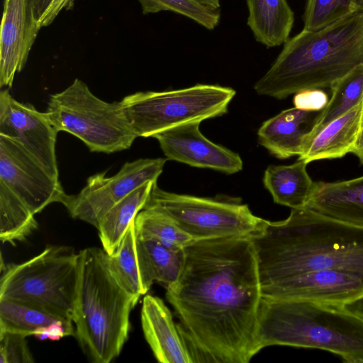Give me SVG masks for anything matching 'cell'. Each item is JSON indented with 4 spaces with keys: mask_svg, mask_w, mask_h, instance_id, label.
<instances>
[{
    "mask_svg": "<svg viewBox=\"0 0 363 363\" xmlns=\"http://www.w3.org/2000/svg\"><path fill=\"white\" fill-rule=\"evenodd\" d=\"M184 252L182 272L166 298L194 363H248L257 353L262 297L252 240H195Z\"/></svg>",
    "mask_w": 363,
    "mask_h": 363,
    "instance_id": "cell-1",
    "label": "cell"
},
{
    "mask_svg": "<svg viewBox=\"0 0 363 363\" xmlns=\"http://www.w3.org/2000/svg\"><path fill=\"white\" fill-rule=\"evenodd\" d=\"M250 240L262 289L317 270H342L363 279V228L311 209H291L284 220H267Z\"/></svg>",
    "mask_w": 363,
    "mask_h": 363,
    "instance_id": "cell-2",
    "label": "cell"
},
{
    "mask_svg": "<svg viewBox=\"0 0 363 363\" xmlns=\"http://www.w3.org/2000/svg\"><path fill=\"white\" fill-rule=\"evenodd\" d=\"M363 64V13L288 39L268 71L255 83L259 95L284 99L331 88Z\"/></svg>",
    "mask_w": 363,
    "mask_h": 363,
    "instance_id": "cell-3",
    "label": "cell"
},
{
    "mask_svg": "<svg viewBox=\"0 0 363 363\" xmlns=\"http://www.w3.org/2000/svg\"><path fill=\"white\" fill-rule=\"evenodd\" d=\"M272 345L320 349L363 363V319L341 305L262 296L256 350Z\"/></svg>",
    "mask_w": 363,
    "mask_h": 363,
    "instance_id": "cell-4",
    "label": "cell"
},
{
    "mask_svg": "<svg viewBox=\"0 0 363 363\" xmlns=\"http://www.w3.org/2000/svg\"><path fill=\"white\" fill-rule=\"evenodd\" d=\"M138 299L116 279L104 250L91 247L79 251L72 320L74 337L90 362L109 363L120 354Z\"/></svg>",
    "mask_w": 363,
    "mask_h": 363,
    "instance_id": "cell-5",
    "label": "cell"
},
{
    "mask_svg": "<svg viewBox=\"0 0 363 363\" xmlns=\"http://www.w3.org/2000/svg\"><path fill=\"white\" fill-rule=\"evenodd\" d=\"M0 300L10 299L48 311L73 325L79 276V253L49 245L20 264L1 266Z\"/></svg>",
    "mask_w": 363,
    "mask_h": 363,
    "instance_id": "cell-6",
    "label": "cell"
},
{
    "mask_svg": "<svg viewBox=\"0 0 363 363\" xmlns=\"http://www.w3.org/2000/svg\"><path fill=\"white\" fill-rule=\"evenodd\" d=\"M45 112L57 132L76 136L91 152L109 154L125 150L138 138L121 102L104 101L79 79L50 95Z\"/></svg>",
    "mask_w": 363,
    "mask_h": 363,
    "instance_id": "cell-7",
    "label": "cell"
},
{
    "mask_svg": "<svg viewBox=\"0 0 363 363\" xmlns=\"http://www.w3.org/2000/svg\"><path fill=\"white\" fill-rule=\"evenodd\" d=\"M236 92L230 87L196 84L164 91H140L121 101L137 137H154L172 128L220 116Z\"/></svg>",
    "mask_w": 363,
    "mask_h": 363,
    "instance_id": "cell-8",
    "label": "cell"
},
{
    "mask_svg": "<svg viewBox=\"0 0 363 363\" xmlns=\"http://www.w3.org/2000/svg\"><path fill=\"white\" fill-rule=\"evenodd\" d=\"M144 208L164 213L195 240L251 239L263 231L267 222L240 201L179 194L160 189L157 183Z\"/></svg>",
    "mask_w": 363,
    "mask_h": 363,
    "instance_id": "cell-9",
    "label": "cell"
},
{
    "mask_svg": "<svg viewBox=\"0 0 363 363\" xmlns=\"http://www.w3.org/2000/svg\"><path fill=\"white\" fill-rule=\"evenodd\" d=\"M167 160L138 159L125 162L113 176L95 174L77 194H67L62 204L73 218L97 228L102 216L121 199L145 182H157Z\"/></svg>",
    "mask_w": 363,
    "mask_h": 363,
    "instance_id": "cell-10",
    "label": "cell"
},
{
    "mask_svg": "<svg viewBox=\"0 0 363 363\" xmlns=\"http://www.w3.org/2000/svg\"><path fill=\"white\" fill-rule=\"evenodd\" d=\"M0 182L34 214L52 203L62 204L67 194L54 176L18 141L0 135Z\"/></svg>",
    "mask_w": 363,
    "mask_h": 363,
    "instance_id": "cell-11",
    "label": "cell"
},
{
    "mask_svg": "<svg viewBox=\"0 0 363 363\" xmlns=\"http://www.w3.org/2000/svg\"><path fill=\"white\" fill-rule=\"evenodd\" d=\"M57 131L46 112L22 104L7 89L0 92V135L16 141L54 176L59 177L55 145Z\"/></svg>",
    "mask_w": 363,
    "mask_h": 363,
    "instance_id": "cell-12",
    "label": "cell"
},
{
    "mask_svg": "<svg viewBox=\"0 0 363 363\" xmlns=\"http://www.w3.org/2000/svg\"><path fill=\"white\" fill-rule=\"evenodd\" d=\"M264 296L345 306L363 297V279L326 269L303 273L262 289Z\"/></svg>",
    "mask_w": 363,
    "mask_h": 363,
    "instance_id": "cell-13",
    "label": "cell"
},
{
    "mask_svg": "<svg viewBox=\"0 0 363 363\" xmlns=\"http://www.w3.org/2000/svg\"><path fill=\"white\" fill-rule=\"evenodd\" d=\"M200 123L179 125L153 138L158 141L167 160L225 174L240 172L243 164L240 156L206 138L199 130Z\"/></svg>",
    "mask_w": 363,
    "mask_h": 363,
    "instance_id": "cell-14",
    "label": "cell"
},
{
    "mask_svg": "<svg viewBox=\"0 0 363 363\" xmlns=\"http://www.w3.org/2000/svg\"><path fill=\"white\" fill-rule=\"evenodd\" d=\"M29 0H4L0 30V86L11 87L40 30Z\"/></svg>",
    "mask_w": 363,
    "mask_h": 363,
    "instance_id": "cell-15",
    "label": "cell"
},
{
    "mask_svg": "<svg viewBox=\"0 0 363 363\" xmlns=\"http://www.w3.org/2000/svg\"><path fill=\"white\" fill-rule=\"evenodd\" d=\"M141 324L145 340L159 362L194 363L171 311L160 298L152 295L143 298Z\"/></svg>",
    "mask_w": 363,
    "mask_h": 363,
    "instance_id": "cell-16",
    "label": "cell"
},
{
    "mask_svg": "<svg viewBox=\"0 0 363 363\" xmlns=\"http://www.w3.org/2000/svg\"><path fill=\"white\" fill-rule=\"evenodd\" d=\"M322 109L295 106L282 111L262 124L257 131L259 143L279 159L299 156Z\"/></svg>",
    "mask_w": 363,
    "mask_h": 363,
    "instance_id": "cell-17",
    "label": "cell"
},
{
    "mask_svg": "<svg viewBox=\"0 0 363 363\" xmlns=\"http://www.w3.org/2000/svg\"><path fill=\"white\" fill-rule=\"evenodd\" d=\"M305 208L363 228V176L334 182H315Z\"/></svg>",
    "mask_w": 363,
    "mask_h": 363,
    "instance_id": "cell-18",
    "label": "cell"
},
{
    "mask_svg": "<svg viewBox=\"0 0 363 363\" xmlns=\"http://www.w3.org/2000/svg\"><path fill=\"white\" fill-rule=\"evenodd\" d=\"M363 101L306 139L298 160L308 164L351 152L362 126Z\"/></svg>",
    "mask_w": 363,
    "mask_h": 363,
    "instance_id": "cell-19",
    "label": "cell"
},
{
    "mask_svg": "<svg viewBox=\"0 0 363 363\" xmlns=\"http://www.w3.org/2000/svg\"><path fill=\"white\" fill-rule=\"evenodd\" d=\"M303 160L289 165H270L264 174V187L275 203L298 209L305 208L314 191L315 182L308 174Z\"/></svg>",
    "mask_w": 363,
    "mask_h": 363,
    "instance_id": "cell-20",
    "label": "cell"
},
{
    "mask_svg": "<svg viewBox=\"0 0 363 363\" xmlns=\"http://www.w3.org/2000/svg\"><path fill=\"white\" fill-rule=\"evenodd\" d=\"M247 26L267 48L284 44L293 27L294 12L286 0H246Z\"/></svg>",
    "mask_w": 363,
    "mask_h": 363,
    "instance_id": "cell-21",
    "label": "cell"
},
{
    "mask_svg": "<svg viewBox=\"0 0 363 363\" xmlns=\"http://www.w3.org/2000/svg\"><path fill=\"white\" fill-rule=\"evenodd\" d=\"M136 248L145 294L154 281L167 289L178 280L184 264V249L175 250L155 241L138 238Z\"/></svg>",
    "mask_w": 363,
    "mask_h": 363,
    "instance_id": "cell-22",
    "label": "cell"
},
{
    "mask_svg": "<svg viewBox=\"0 0 363 363\" xmlns=\"http://www.w3.org/2000/svg\"><path fill=\"white\" fill-rule=\"evenodd\" d=\"M157 182L140 186L111 207L100 219L97 230L103 250L112 255L118 247L138 213L143 209Z\"/></svg>",
    "mask_w": 363,
    "mask_h": 363,
    "instance_id": "cell-23",
    "label": "cell"
},
{
    "mask_svg": "<svg viewBox=\"0 0 363 363\" xmlns=\"http://www.w3.org/2000/svg\"><path fill=\"white\" fill-rule=\"evenodd\" d=\"M38 227L35 215L4 184L0 182V240L15 245Z\"/></svg>",
    "mask_w": 363,
    "mask_h": 363,
    "instance_id": "cell-24",
    "label": "cell"
},
{
    "mask_svg": "<svg viewBox=\"0 0 363 363\" xmlns=\"http://www.w3.org/2000/svg\"><path fill=\"white\" fill-rule=\"evenodd\" d=\"M137 238L160 242L175 250H184L195 240L161 211L144 208L135 220Z\"/></svg>",
    "mask_w": 363,
    "mask_h": 363,
    "instance_id": "cell-25",
    "label": "cell"
},
{
    "mask_svg": "<svg viewBox=\"0 0 363 363\" xmlns=\"http://www.w3.org/2000/svg\"><path fill=\"white\" fill-rule=\"evenodd\" d=\"M330 90L331 97L323 108L315 127L308 135L315 133L363 101V64L338 80Z\"/></svg>",
    "mask_w": 363,
    "mask_h": 363,
    "instance_id": "cell-26",
    "label": "cell"
},
{
    "mask_svg": "<svg viewBox=\"0 0 363 363\" xmlns=\"http://www.w3.org/2000/svg\"><path fill=\"white\" fill-rule=\"evenodd\" d=\"M135 220L117 250L107 254L109 269L118 282L130 294L140 298L145 294L139 268Z\"/></svg>",
    "mask_w": 363,
    "mask_h": 363,
    "instance_id": "cell-27",
    "label": "cell"
},
{
    "mask_svg": "<svg viewBox=\"0 0 363 363\" xmlns=\"http://www.w3.org/2000/svg\"><path fill=\"white\" fill-rule=\"evenodd\" d=\"M58 320L64 322L53 314L29 304L10 299L0 300V333H13L28 337L33 335L38 329Z\"/></svg>",
    "mask_w": 363,
    "mask_h": 363,
    "instance_id": "cell-28",
    "label": "cell"
},
{
    "mask_svg": "<svg viewBox=\"0 0 363 363\" xmlns=\"http://www.w3.org/2000/svg\"><path fill=\"white\" fill-rule=\"evenodd\" d=\"M143 14L172 11L187 17L208 30H213L220 22V9L206 6L200 0H138Z\"/></svg>",
    "mask_w": 363,
    "mask_h": 363,
    "instance_id": "cell-29",
    "label": "cell"
},
{
    "mask_svg": "<svg viewBox=\"0 0 363 363\" xmlns=\"http://www.w3.org/2000/svg\"><path fill=\"white\" fill-rule=\"evenodd\" d=\"M355 13L351 0H307L303 30H318Z\"/></svg>",
    "mask_w": 363,
    "mask_h": 363,
    "instance_id": "cell-30",
    "label": "cell"
},
{
    "mask_svg": "<svg viewBox=\"0 0 363 363\" xmlns=\"http://www.w3.org/2000/svg\"><path fill=\"white\" fill-rule=\"evenodd\" d=\"M26 337L18 333H0V363L34 362Z\"/></svg>",
    "mask_w": 363,
    "mask_h": 363,
    "instance_id": "cell-31",
    "label": "cell"
},
{
    "mask_svg": "<svg viewBox=\"0 0 363 363\" xmlns=\"http://www.w3.org/2000/svg\"><path fill=\"white\" fill-rule=\"evenodd\" d=\"M328 100L321 90H309L296 94L294 103L296 107L322 109Z\"/></svg>",
    "mask_w": 363,
    "mask_h": 363,
    "instance_id": "cell-32",
    "label": "cell"
},
{
    "mask_svg": "<svg viewBox=\"0 0 363 363\" xmlns=\"http://www.w3.org/2000/svg\"><path fill=\"white\" fill-rule=\"evenodd\" d=\"M74 0H52L38 20V26L41 28L50 25L62 9L69 10Z\"/></svg>",
    "mask_w": 363,
    "mask_h": 363,
    "instance_id": "cell-33",
    "label": "cell"
},
{
    "mask_svg": "<svg viewBox=\"0 0 363 363\" xmlns=\"http://www.w3.org/2000/svg\"><path fill=\"white\" fill-rule=\"evenodd\" d=\"M363 164V127H361L351 151Z\"/></svg>",
    "mask_w": 363,
    "mask_h": 363,
    "instance_id": "cell-34",
    "label": "cell"
},
{
    "mask_svg": "<svg viewBox=\"0 0 363 363\" xmlns=\"http://www.w3.org/2000/svg\"><path fill=\"white\" fill-rule=\"evenodd\" d=\"M347 310L363 319V297L344 306Z\"/></svg>",
    "mask_w": 363,
    "mask_h": 363,
    "instance_id": "cell-35",
    "label": "cell"
},
{
    "mask_svg": "<svg viewBox=\"0 0 363 363\" xmlns=\"http://www.w3.org/2000/svg\"><path fill=\"white\" fill-rule=\"evenodd\" d=\"M29 1L32 6L35 16L36 19L38 20L40 17V6L41 0H29Z\"/></svg>",
    "mask_w": 363,
    "mask_h": 363,
    "instance_id": "cell-36",
    "label": "cell"
},
{
    "mask_svg": "<svg viewBox=\"0 0 363 363\" xmlns=\"http://www.w3.org/2000/svg\"><path fill=\"white\" fill-rule=\"evenodd\" d=\"M206 6L214 9H220V0H200Z\"/></svg>",
    "mask_w": 363,
    "mask_h": 363,
    "instance_id": "cell-37",
    "label": "cell"
},
{
    "mask_svg": "<svg viewBox=\"0 0 363 363\" xmlns=\"http://www.w3.org/2000/svg\"><path fill=\"white\" fill-rule=\"evenodd\" d=\"M357 13H363V0H351Z\"/></svg>",
    "mask_w": 363,
    "mask_h": 363,
    "instance_id": "cell-38",
    "label": "cell"
},
{
    "mask_svg": "<svg viewBox=\"0 0 363 363\" xmlns=\"http://www.w3.org/2000/svg\"><path fill=\"white\" fill-rule=\"evenodd\" d=\"M52 0H41L40 6V16L43 13V12L48 7L49 4Z\"/></svg>",
    "mask_w": 363,
    "mask_h": 363,
    "instance_id": "cell-39",
    "label": "cell"
},
{
    "mask_svg": "<svg viewBox=\"0 0 363 363\" xmlns=\"http://www.w3.org/2000/svg\"><path fill=\"white\" fill-rule=\"evenodd\" d=\"M361 127H363V111H362V126Z\"/></svg>",
    "mask_w": 363,
    "mask_h": 363,
    "instance_id": "cell-40",
    "label": "cell"
}]
</instances>
